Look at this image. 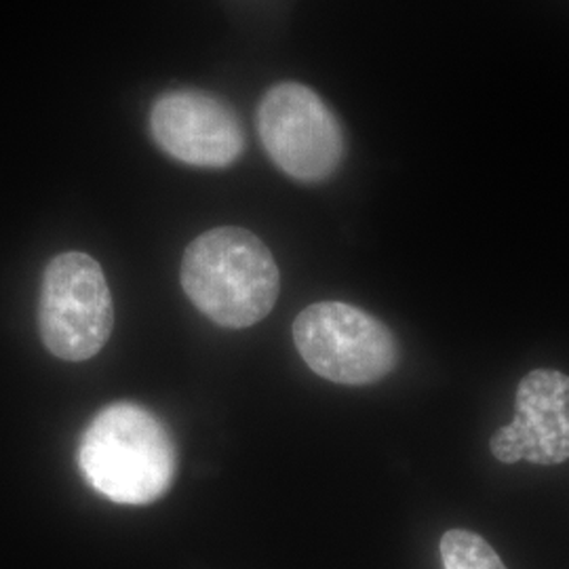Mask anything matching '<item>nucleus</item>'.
Here are the masks:
<instances>
[{"label":"nucleus","mask_w":569,"mask_h":569,"mask_svg":"<svg viewBox=\"0 0 569 569\" xmlns=\"http://www.w3.org/2000/svg\"><path fill=\"white\" fill-rule=\"evenodd\" d=\"M150 129L167 154L194 167H228L244 148L243 127L232 108L194 89L161 96Z\"/></svg>","instance_id":"0eeeda50"},{"label":"nucleus","mask_w":569,"mask_h":569,"mask_svg":"<svg viewBox=\"0 0 569 569\" xmlns=\"http://www.w3.org/2000/svg\"><path fill=\"white\" fill-rule=\"evenodd\" d=\"M258 131L274 164L300 182L326 180L345 154L336 117L300 82H283L266 93L258 110Z\"/></svg>","instance_id":"39448f33"},{"label":"nucleus","mask_w":569,"mask_h":569,"mask_svg":"<svg viewBox=\"0 0 569 569\" xmlns=\"http://www.w3.org/2000/svg\"><path fill=\"white\" fill-rule=\"evenodd\" d=\"M502 465L528 460L555 467L569 460V376L557 369H533L519 382L515 418L489 439Z\"/></svg>","instance_id":"423d86ee"},{"label":"nucleus","mask_w":569,"mask_h":569,"mask_svg":"<svg viewBox=\"0 0 569 569\" xmlns=\"http://www.w3.org/2000/svg\"><path fill=\"white\" fill-rule=\"evenodd\" d=\"M77 462L89 488L110 502L146 507L163 498L178 475V448L148 407L117 401L82 432Z\"/></svg>","instance_id":"f257e3e1"},{"label":"nucleus","mask_w":569,"mask_h":569,"mask_svg":"<svg viewBox=\"0 0 569 569\" xmlns=\"http://www.w3.org/2000/svg\"><path fill=\"white\" fill-rule=\"evenodd\" d=\"M446 569H507L488 540L468 529H449L441 538Z\"/></svg>","instance_id":"6e6552de"},{"label":"nucleus","mask_w":569,"mask_h":569,"mask_svg":"<svg viewBox=\"0 0 569 569\" xmlns=\"http://www.w3.org/2000/svg\"><path fill=\"white\" fill-rule=\"evenodd\" d=\"M112 327V293L100 262L81 251L56 256L42 274V345L61 361L79 363L102 350Z\"/></svg>","instance_id":"20e7f679"},{"label":"nucleus","mask_w":569,"mask_h":569,"mask_svg":"<svg viewBox=\"0 0 569 569\" xmlns=\"http://www.w3.org/2000/svg\"><path fill=\"white\" fill-rule=\"evenodd\" d=\"M293 342L317 376L345 387L385 380L399 363V345L380 319L345 302H317L293 323Z\"/></svg>","instance_id":"7ed1b4c3"},{"label":"nucleus","mask_w":569,"mask_h":569,"mask_svg":"<svg viewBox=\"0 0 569 569\" xmlns=\"http://www.w3.org/2000/svg\"><path fill=\"white\" fill-rule=\"evenodd\" d=\"M180 281L194 308L226 329L260 323L281 291V272L270 249L237 226L207 230L188 244Z\"/></svg>","instance_id":"f03ea898"}]
</instances>
